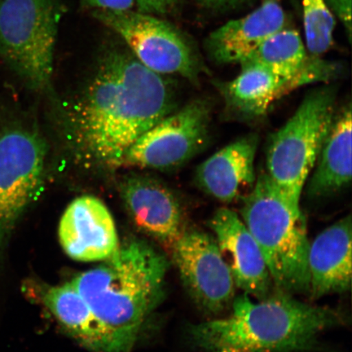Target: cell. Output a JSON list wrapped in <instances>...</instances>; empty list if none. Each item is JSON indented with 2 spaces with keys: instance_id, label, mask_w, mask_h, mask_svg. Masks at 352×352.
I'll return each mask as SVG.
<instances>
[{
  "instance_id": "cell-1",
  "label": "cell",
  "mask_w": 352,
  "mask_h": 352,
  "mask_svg": "<svg viewBox=\"0 0 352 352\" xmlns=\"http://www.w3.org/2000/svg\"><path fill=\"white\" fill-rule=\"evenodd\" d=\"M175 92L133 55L113 51L69 109V138L86 164L120 168L136 140L173 113Z\"/></svg>"
},
{
  "instance_id": "cell-2",
  "label": "cell",
  "mask_w": 352,
  "mask_h": 352,
  "mask_svg": "<svg viewBox=\"0 0 352 352\" xmlns=\"http://www.w3.org/2000/svg\"><path fill=\"white\" fill-rule=\"evenodd\" d=\"M230 314L191 325V342L206 352H307L327 330L346 324L344 311L315 306L283 292L253 300L235 297Z\"/></svg>"
},
{
  "instance_id": "cell-3",
  "label": "cell",
  "mask_w": 352,
  "mask_h": 352,
  "mask_svg": "<svg viewBox=\"0 0 352 352\" xmlns=\"http://www.w3.org/2000/svg\"><path fill=\"white\" fill-rule=\"evenodd\" d=\"M104 261L72 283L102 330L107 352H129L164 298L168 263L142 241L120 246Z\"/></svg>"
},
{
  "instance_id": "cell-4",
  "label": "cell",
  "mask_w": 352,
  "mask_h": 352,
  "mask_svg": "<svg viewBox=\"0 0 352 352\" xmlns=\"http://www.w3.org/2000/svg\"><path fill=\"white\" fill-rule=\"evenodd\" d=\"M299 202L263 173L244 198L241 211L242 221L265 258L272 283L280 292L292 294L309 290L310 242Z\"/></svg>"
},
{
  "instance_id": "cell-5",
  "label": "cell",
  "mask_w": 352,
  "mask_h": 352,
  "mask_svg": "<svg viewBox=\"0 0 352 352\" xmlns=\"http://www.w3.org/2000/svg\"><path fill=\"white\" fill-rule=\"evenodd\" d=\"M60 0H0V58L35 90L50 85Z\"/></svg>"
},
{
  "instance_id": "cell-6",
  "label": "cell",
  "mask_w": 352,
  "mask_h": 352,
  "mask_svg": "<svg viewBox=\"0 0 352 352\" xmlns=\"http://www.w3.org/2000/svg\"><path fill=\"white\" fill-rule=\"evenodd\" d=\"M336 101L333 87L311 91L271 139L267 174L294 199L300 201L303 186L331 129Z\"/></svg>"
},
{
  "instance_id": "cell-7",
  "label": "cell",
  "mask_w": 352,
  "mask_h": 352,
  "mask_svg": "<svg viewBox=\"0 0 352 352\" xmlns=\"http://www.w3.org/2000/svg\"><path fill=\"white\" fill-rule=\"evenodd\" d=\"M47 146L33 127L11 124L0 129V245L41 192Z\"/></svg>"
},
{
  "instance_id": "cell-8",
  "label": "cell",
  "mask_w": 352,
  "mask_h": 352,
  "mask_svg": "<svg viewBox=\"0 0 352 352\" xmlns=\"http://www.w3.org/2000/svg\"><path fill=\"white\" fill-rule=\"evenodd\" d=\"M95 19L120 35L132 54L157 74H175L197 81L199 61L187 39L168 22L131 10H94Z\"/></svg>"
},
{
  "instance_id": "cell-9",
  "label": "cell",
  "mask_w": 352,
  "mask_h": 352,
  "mask_svg": "<svg viewBox=\"0 0 352 352\" xmlns=\"http://www.w3.org/2000/svg\"><path fill=\"white\" fill-rule=\"evenodd\" d=\"M210 107L193 100L145 132L127 151L120 167L168 170L184 164L208 138Z\"/></svg>"
},
{
  "instance_id": "cell-10",
  "label": "cell",
  "mask_w": 352,
  "mask_h": 352,
  "mask_svg": "<svg viewBox=\"0 0 352 352\" xmlns=\"http://www.w3.org/2000/svg\"><path fill=\"white\" fill-rule=\"evenodd\" d=\"M170 249L184 286L204 314L215 316L231 307L236 285L214 236L184 230Z\"/></svg>"
},
{
  "instance_id": "cell-11",
  "label": "cell",
  "mask_w": 352,
  "mask_h": 352,
  "mask_svg": "<svg viewBox=\"0 0 352 352\" xmlns=\"http://www.w3.org/2000/svg\"><path fill=\"white\" fill-rule=\"evenodd\" d=\"M337 72L336 65L318 56L308 58L294 76H285L255 64L241 65V72L232 81L220 85L228 109L241 116H262L276 101L309 83L328 81Z\"/></svg>"
},
{
  "instance_id": "cell-12",
  "label": "cell",
  "mask_w": 352,
  "mask_h": 352,
  "mask_svg": "<svg viewBox=\"0 0 352 352\" xmlns=\"http://www.w3.org/2000/svg\"><path fill=\"white\" fill-rule=\"evenodd\" d=\"M209 226L236 287L255 299L270 296L274 283L265 258L239 215L220 208L210 219Z\"/></svg>"
},
{
  "instance_id": "cell-13",
  "label": "cell",
  "mask_w": 352,
  "mask_h": 352,
  "mask_svg": "<svg viewBox=\"0 0 352 352\" xmlns=\"http://www.w3.org/2000/svg\"><path fill=\"white\" fill-rule=\"evenodd\" d=\"M58 234L61 248L77 261H104L120 246L111 213L94 196L77 197L67 206Z\"/></svg>"
},
{
  "instance_id": "cell-14",
  "label": "cell",
  "mask_w": 352,
  "mask_h": 352,
  "mask_svg": "<svg viewBox=\"0 0 352 352\" xmlns=\"http://www.w3.org/2000/svg\"><path fill=\"white\" fill-rule=\"evenodd\" d=\"M120 192L135 226L154 239L171 248L186 230L177 199L156 179L131 174L120 182Z\"/></svg>"
},
{
  "instance_id": "cell-15",
  "label": "cell",
  "mask_w": 352,
  "mask_h": 352,
  "mask_svg": "<svg viewBox=\"0 0 352 352\" xmlns=\"http://www.w3.org/2000/svg\"><path fill=\"white\" fill-rule=\"evenodd\" d=\"M351 217L333 223L316 237L308 250L312 298L349 290L351 285Z\"/></svg>"
},
{
  "instance_id": "cell-16",
  "label": "cell",
  "mask_w": 352,
  "mask_h": 352,
  "mask_svg": "<svg viewBox=\"0 0 352 352\" xmlns=\"http://www.w3.org/2000/svg\"><path fill=\"white\" fill-rule=\"evenodd\" d=\"M286 15L279 0H263L241 19L227 22L210 34L206 48L219 63H241L265 41L286 28Z\"/></svg>"
},
{
  "instance_id": "cell-17",
  "label": "cell",
  "mask_w": 352,
  "mask_h": 352,
  "mask_svg": "<svg viewBox=\"0 0 352 352\" xmlns=\"http://www.w3.org/2000/svg\"><path fill=\"white\" fill-rule=\"evenodd\" d=\"M257 148L256 136L248 135L220 149L197 167V186L219 201H232L242 189L252 186L256 180Z\"/></svg>"
},
{
  "instance_id": "cell-18",
  "label": "cell",
  "mask_w": 352,
  "mask_h": 352,
  "mask_svg": "<svg viewBox=\"0 0 352 352\" xmlns=\"http://www.w3.org/2000/svg\"><path fill=\"white\" fill-rule=\"evenodd\" d=\"M351 105L349 104L334 117L331 129L316 161L318 166L308 184L309 196H328L351 183Z\"/></svg>"
},
{
  "instance_id": "cell-19",
  "label": "cell",
  "mask_w": 352,
  "mask_h": 352,
  "mask_svg": "<svg viewBox=\"0 0 352 352\" xmlns=\"http://www.w3.org/2000/svg\"><path fill=\"white\" fill-rule=\"evenodd\" d=\"M41 298L44 307L74 338L92 351L107 352L102 330L72 281L43 288Z\"/></svg>"
},
{
  "instance_id": "cell-20",
  "label": "cell",
  "mask_w": 352,
  "mask_h": 352,
  "mask_svg": "<svg viewBox=\"0 0 352 352\" xmlns=\"http://www.w3.org/2000/svg\"><path fill=\"white\" fill-rule=\"evenodd\" d=\"M308 58L296 30L285 28L267 38L241 65H258L281 76H290L300 72Z\"/></svg>"
},
{
  "instance_id": "cell-21",
  "label": "cell",
  "mask_w": 352,
  "mask_h": 352,
  "mask_svg": "<svg viewBox=\"0 0 352 352\" xmlns=\"http://www.w3.org/2000/svg\"><path fill=\"white\" fill-rule=\"evenodd\" d=\"M302 16L308 52L314 56L325 54L333 45L336 16L325 0H302Z\"/></svg>"
},
{
  "instance_id": "cell-22",
  "label": "cell",
  "mask_w": 352,
  "mask_h": 352,
  "mask_svg": "<svg viewBox=\"0 0 352 352\" xmlns=\"http://www.w3.org/2000/svg\"><path fill=\"white\" fill-rule=\"evenodd\" d=\"M351 1L352 0H325L333 14L336 15L344 25L349 41L351 38Z\"/></svg>"
},
{
  "instance_id": "cell-23",
  "label": "cell",
  "mask_w": 352,
  "mask_h": 352,
  "mask_svg": "<svg viewBox=\"0 0 352 352\" xmlns=\"http://www.w3.org/2000/svg\"><path fill=\"white\" fill-rule=\"evenodd\" d=\"M179 0H135L138 12L145 14H165L176 6Z\"/></svg>"
},
{
  "instance_id": "cell-24",
  "label": "cell",
  "mask_w": 352,
  "mask_h": 352,
  "mask_svg": "<svg viewBox=\"0 0 352 352\" xmlns=\"http://www.w3.org/2000/svg\"><path fill=\"white\" fill-rule=\"evenodd\" d=\"M83 7L112 11L131 10L135 0H81Z\"/></svg>"
},
{
  "instance_id": "cell-25",
  "label": "cell",
  "mask_w": 352,
  "mask_h": 352,
  "mask_svg": "<svg viewBox=\"0 0 352 352\" xmlns=\"http://www.w3.org/2000/svg\"><path fill=\"white\" fill-rule=\"evenodd\" d=\"M198 1L208 8H223L236 6L246 0H198Z\"/></svg>"
}]
</instances>
